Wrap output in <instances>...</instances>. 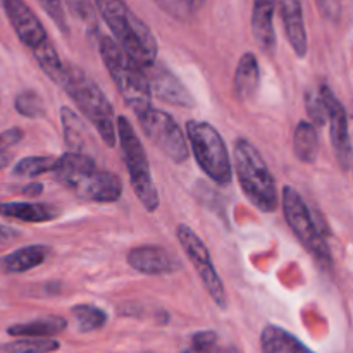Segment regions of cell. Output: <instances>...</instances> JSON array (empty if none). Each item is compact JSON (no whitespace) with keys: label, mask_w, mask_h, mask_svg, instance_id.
I'll use <instances>...</instances> for the list:
<instances>
[{"label":"cell","mask_w":353,"mask_h":353,"mask_svg":"<svg viewBox=\"0 0 353 353\" xmlns=\"http://www.w3.org/2000/svg\"><path fill=\"white\" fill-rule=\"evenodd\" d=\"M305 105L307 112H309L310 119H312V123L316 126H324L327 123V107L323 95H321V90L319 92H312V90L307 92Z\"/></svg>","instance_id":"obj_31"},{"label":"cell","mask_w":353,"mask_h":353,"mask_svg":"<svg viewBox=\"0 0 353 353\" xmlns=\"http://www.w3.org/2000/svg\"><path fill=\"white\" fill-rule=\"evenodd\" d=\"M100 55L114 85L133 112L141 114L152 107V90L141 65H138L112 38H100Z\"/></svg>","instance_id":"obj_4"},{"label":"cell","mask_w":353,"mask_h":353,"mask_svg":"<svg viewBox=\"0 0 353 353\" xmlns=\"http://www.w3.org/2000/svg\"><path fill=\"white\" fill-rule=\"evenodd\" d=\"M281 19L290 45L299 57L307 54V31L300 0H281Z\"/></svg>","instance_id":"obj_17"},{"label":"cell","mask_w":353,"mask_h":353,"mask_svg":"<svg viewBox=\"0 0 353 353\" xmlns=\"http://www.w3.org/2000/svg\"><path fill=\"white\" fill-rule=\"evenodd\" d=\"M181 353H240L234 347L223 345L214 331H200L190 340L188 347Z\"/></svg>","instance_id":"obj_26"},{"label":"cell","mask_w":353,"mask_h":353,"mask_svg":"<svg viewBox=\"0 0 353 353\" xmlns=\"http://www.w3.org/2000/svg\"><path fill=\"white\" fill-rule=\"evenodd\" d=\"M57 159L47 157V155H33V157H24L14 165V176L19 178H37L45 172L54 171Z\"/></svg>","instance_id":"obj_28"},{"label":"cell","mask_w":353,"mask_h":353,"mask_svg":"<svg viewBox=\"0 0 353 353\" xmlns=\"http://www.w3.org/2000/svg\"><path fill=\"white\" fill-rule=\"evenodd\" d=\"M117 137H119L123 157L126 162L128 172H130V181L134 195L138 196L145 210L155 212L159 209V203H161L157 186L152 179L143 145H141L140 138L134 133V128L131 126L126 117L117 119Z\"/></svg>","instance_id":"obj_6"},{"label":"cell","mask_w":353,"mask_h":353,"mask_svg":"<svg viewBox=\"0 0 353 353\" xmlns=\"http://www.w3.org/2000/svg\"><path fill=\"white\" fill-rule=\"evenodd\" d=\"M262 353H314L295 334L279 326H265L261 334Z\"/></svg>","instance_id":"obj_21"},{"label":"cell","mask_w":353,"mask_h":353,"mask_svg":"<svg viewBox=\"0 0 353 353\" xmlns=\"http://www.w3.org/2000/svg\"><path fill=\"white\" fill-rule=\"evenodd\" d=\"M274 0H254L252 12V33L254 40L265 54H272L276 48L274 31Z\"/></svg>","instance_id":"obj_16"},{"label":"cell","mask_w":353,"mask_h":353,"mask_svg":"<svg viewBox=\"0 0 353 353\" xmlns=\"http://www.w3.org/2000/svg\"><path fill=\"white\" fill-rule=\"evenodd\" d=\"M41 192H43V186H41L40 183H34V185L26 186V188L23 190L24 195H30V196H37V195H40Z\"/></svg>","instance_id":"obj_37"},{"label":"cell","mask_w":353,"mask_h":353,"mask_svg":"<svg viewBox=\"0 0 353 353\" xmlns=\"http://www.w3.org/2000/svg\"><path fill=\"white\" fill-rule=\"evenodd\" d=\"M10 161H12V155H10L9 152L3 150V148H0V171L6 169L7 165L10 164Z\"/></svg>","instance_id":"obj_38"},{"label":"cell","mask_w":353,"mask_h":353,"mask_svg":"<svg viewBox=\"0 0 353 353\" xmlns=\"http://www.w3.org/2000/svg\"><path fill=\"white\" fill-rule=\"evenodd\" d=\"M21 140H23V130H19V128L7 130L0 133V148H9L12 145L19 143Z\"/></svg>","instance_id":"obj_35"},{"label":"cell","mask_w":353,"mask_h":353,"mask_svg":"<svg viewBox=\"0 0 353 353\" xmlns=\"http://www.w3.org/2000/svg\"><path fill=\"white\" fill-rule=\"evenodd\" d=\"M61 210L50 203H30V202H7L0 203V216L23 223H48L57 219Z\"/></svg>","instance_id":"obj_20"},{"label":"cell","mask_w":353,"mask_h":353,"mask_svg":"<svg viewBox=\"0 0 353 353\" xmlns=\"http://www.w3.org/2000/svg\"><path fill=\"white\" fill-rule=\"evenodd\" d=\"M17 238H19V233H17L16 230H12V228H9V226H2V224H0V245L10 243V241L17 240Z\"/></svg>","instance_id":"obj_36"},{"label":"cell","mask_w":353,"mask_h":353,"mask_svg":"<svg viewBox=\"0 0 353 353\" xmlns=\"http://www.w3.org/2000/svg\"><path fill=\"white\" fill-rule=\"evenodd\" d=\"M176 236H178L185 254L188 255L192 264L195 265L196 272H199V278L202 279L203 286H205V290L209 292V295L212 296L216 305H219L221 309H226L228 307L226 288H224L223 279L219 278L216 268H214L212 259H210V254H209V248H207L205 243L200 240L199 234H196L192 228L185 226V224H179L178 230H176Z\"/></svg>","instance_id":"obj_9"},{"label":"cell","mask_w":353,"mask_h":353,"mask_svg":"<svg viewBox=\"0 0 353 353\" xmlns=\"http://www.w3.org/2000/svg\"><path fill=\"white\" fill-rule=\"evenodd\" d=\"M138 121L148 140L172 162L183 164L190 157L188 137H185L171 114L150 107L145 112L138 114Z\"/></svg>","instance_id":"obj_8"},{"label":"cell","mask_w":353,"mask_h":353,"mask_svg":"<svg viewBox=\"0 0 353 353\" xmlns=\"http://www.w3.org/2000/svg\"><path fill=\"white\" fill-rule=\"evenodd\" d=\"M2 3L10 26L26 47L34 52L50 41L43 24L40 23L37 14L24 3V0H2Z\"/></svg>","instance_id":"obj_11"},{"label":"cell","mask_w":353,"mask_h":353,"mask_svg":"<svg viewBox=\"0 0 353 353\" xmlns=\"http://www.w3.org/2000/svg\"><path fill=\"white\" fill-rule=\"evenodd\" d=\"M233 168L238 183L252 205L264 214L274 212L279 205L276 181L264 157L248 140L240 138L234 143Z\"/></svg>","instance_id":"obj_2"},{"label":"cell","mask_w":353,"mask_h":353,"mask_svg":"<svg viewBox=\"0 0 353 353\" xmlns=\"http://www.w3.org/2000/svg\"><path fill=\"white\" fill-rule=\"evenodd\" d=\"M155 3L174 19L188 21L192 14L195 12L186 0H155Z\"/></svg>","instance_id":"obj_32"},{"label":"cell","mask_w":353,"mask_h":353,"mask_svg":"<svg viewBox=\"0 0 353 353\" xmlns=\"http://www.w3.org/2000/svg\"><path fill=\"white\" fill-rule=\"evenodd\" d=\"M71 314L74 317L78 331H81V333L102 330L107 324V314L95 305H86V303L74 305L71 309Z\"/></svg>","instance_id":"obj_25"},{"label":"cell","mask_w":353,"mask_h":353,"mask_svg":"<svg viewBox=\"0 0 353 353\" xmlns=\"http://www.w3.org/2000/svg\"><path fill=\"white\" fill-rule=\"evenodd\" d=\"M186 137L200 169L217 185H230L233 179V165L219 131L205 121H188Z\"/></svg>","instance_id":"obj_5"},{"label":"cell","mask_w":353,"mask_h":353,"mask_svg":"<svg viewBox=\"0 0 353 353\" xmlns=\"http://www.w3.org/2000/svg\"><path fill=\"white\" fill-rule=\"evenodd\" d=\"M65 327H68V321L64 317L47 316L30 321V323L14 324L7 330V333L17 338H52L55 334H61Z\"/></svg>","instance_id":"obj_22"},{"label":"cell","mask_w":353,"mask_h":353,"mask_svg":"<svg viewBox=\"0 0 353 353\" xmlns=\"http://www.w3.org/2000/svg\"><path fill=\"white\" fill-rule=\"evenodd\" d=\"M16 110L24 117L37 119V117L45 116V103L43 99L37 92H23L14 100Z\"/></svg>","instance_id":"obj_29"},{"label":"cell","mask_w":353,"mask_h":353,"mask_svg":"<svg viewBox=\"0 0 353 353\" xmlns=\"http://www.w3.org/2000/svg\"><path fill=\"white\" fill-rule=\"evenodd\" d=\"M59 341L54 338H23L0 347L3 353H52L59 350Z\"/></svg>","instance_id":"obj_27"},{"label":"cell","mask_w":353,"mask_h":353,"mask_svg":"<svg viewBox=\"0 0 353 353\" xmlns=\"http://www.w3.org/2000/svg\"><path fill=\"white\" fill-rule=\"evenodd\" d=\"M128 264L137 272L148 276H161L176 272L181 264L169 254L165 248L157 245H143L130 250L128 254Z\"/></svg>","instance_id":"obj_13"},{"label":"cell","mask_w":353,"mask_h":353,"mask_svg":"<svg viewBox=\"0 0 353 353\" xmlns=\"http://www.w3.org/2000/svg\"><path fill=\"white\" fill-rule=\"evenodd\" d=\"M100 16L124 52L141 68L157 61V40L150 28L134 16L123 0H95Z\"/></svg>","instance_id":"obj_1"},{"label":"cell","mask_w":353,"mask_h":353,"mask_svg":"<svg viewBox=\"0 0 353 353\" xmlns=\"http://www.w3.org/2000/svg\"><path fill=\"white\" fill-rule=\"evenodd\" d=\"M293 152L296 159L305 164L316 162L319 155V134L312 121H300L293 137Z\"/></svg>","instance_id":"obj_23"},{"label":"cell","mask_w":353,"mask_h":353,"mask_svg":"<svg viewBox=\"0 0 353 353\" xmlns=\"http://www.w3.org/2000/svg\"><path fill=\"white\" fill-rule=\"evenodd\" d=\"M40 6L43 7L45 12L50 16V19L57 24L59 30L64 34L69 33L68 28V19H65V10L64 6H62V0H38Z\"/></svg>","instance_id":"obj_33"},{"label":"cell","mask_w":353,"mask_h":353,"mask_svg":"<svg viewBox=\"0 0 353 353\" xmlns=\"http://www.w3.org/2000/svg\"><path fill=\"white\" fill-rule=\"evenodd\" d=\"M59 86L65 90L72 102L85 114L86 119L97 128L103 143L114 147L117 137L114 109L100 86L76 65H65L64 76Z\"/></svg>","instance_id":"obj_3"},{"label":"cell","mask_w":353,"mask_h":353,"mask_svg":"<svg viewBox=\"0 0 353 353\" xmlns=\"http://www.w3.org/2000/svg\"><path fill=\"white\" fill-rule=\"evenodd\" d=\"M321 14L330 21H338L341 16V0H316Z\"/></svg>","instance_id":"obj_34"},{"label":"cell","mask_w":353,"mask_h":353,"mask_svg":"<svg viewBox=\"0 0 353 353\" xmlns=\"http://www.w3.org/2000/svg\"><path fill=\"white\" fill-rule=\"evenodd\" d=\"M61 123L62 131H64V141L69 152H81L85 147V126H83L81 119L72 112L69 107H62L61 109Z\"/></svg>","instance_id":"obj_24"},{"label":"cell","mask_w":353,"mask_h":353,"mask_svg":"<svg viewBox=\"0 0 353 353\" xmlns=\"http://www.w3.org/2000/svg\"><path fill=\"white\" fill-rule=\"evenodd\" d=\"M76 195L83 200L99 203L117 202L123 195V183L119 176L114 172L97 169L76 192Z\"/></svg>","instance_id":"obj_15"},{"label":"cell","mask_w":353,"mask_h":353,"mask_svg":"<svg viewBox=\"0 0 353 353\" xmlns=\"http://www.w3.org/2000/svg\"><path fill=\"white\" fill-rule=\"evenodd\" d=\"M186 2L190 3V7H192L193 10H199L200 7H202L203 3H205V0H186Z\"/></svg>","instance_id":"obj_39"},{"label":"cell","mask_w":353,"mask_h":353,"mask_svg":"<svg viewBox=\"0 0 353 353\" xmlns=\"http://www.w3.org/2000/svg\"><path fill=\"white\" fill-rule=\"evenodd\" d=\"M97 164L92 157L85 155L83 152H68L57 159L54 174L55 181L61 183L71 192H78L79 186L97 171Z\"/></svg>","instance_id":"obj_14"},{"label":"cell","mask_w":353,"mask_h":353,"mask_svg":"<svg viewBox=\"0 0 353 353\" xmlns=\"http://www.w3.org/2000/svg\"><path fill=\"white\" fill-rule=\"evenodd\" d=\"M143 71L148 79L152 93H154L155 97H159V99L164 100V102L172 103V105L186 107V109L195 105V100H193L188 88H186L181 83V79H179L174 72L169 71L165 65L154 62L152 65L143 68Z\"/></svg>","instance_id":"obj_12"},{"label":"cell","mask_w":353,"mask_h":353,"mask_svg":"<svg viewBox=\"0 0 353 353\" xmlns=\"http://www.w3.org/2000/svg\"><path fill=\"white\" fill-rule=\"evenodd\" d=\"M68 9L71 10L72 16L81 21L92 33L99 31V19H97V10L90 0H65Z\"/></svg>","instance_id":"obj_30"},{"label":"cell","mask_w":353,"mask_h":353,"mask_svg":"<svg viewBox=\"0 0 353 353\" xmlns=\"http://www.w3.org/2000/svg\"><path fill=\"white\" fill-rule=\"evenodd\" d=\"M283 212L285 219L300 243L319 264L331 265V250L323 231L317 228L309 207L293 186L283 188Z\"/></svg>","instance_id":"obj_7"},{"label":"cell","mask_w":353,"mask_h":353,"mask_svg":"<svg viewBox=\"0 0 353 353\" xmlns=\"http://www.w3.org/2000/svg\"><path fill=\"white\" fill-rule=\"evenodd\" d=\"M52 254V248L47 245H30L14 250L12 254L0 259V272L3 274H21L31 271L43 264Z\"/></svg>","instance_id":"obj_18"},{"label":"cell","mask_w":353,"mask_h":353,"mask_svg":"<svg viewBox=\"0 0 353 353\" xmlns=\"http://www.w3.org/2000/svg\"><path fill=\"white\" fill-rule=\"evenodd\" d=\"M321 95H323L327 107V121H330L331 143H333L334 155H336L340 168L343 171H348L352 164V141L350 133H348L347 110L327 85L321 86Z\"/></svg>","instance_id":"obj_10"},{"label":"cell","mask_w":353,"mask_h":353,"mask_svg":"<svg viewBox=\"0 0 353 353\" xmlns=\"http://www.w3.org/2000/svg\"><path fill=\"white\" fill-rule=\"evenodd\" d=\"M259 83H261V71H259L257 57L252 52H247L241 55L236 65V72H234L233 90L236 99L241 102H248L254 99Z\"/></svg>","instance_id":"obj_19"}]
</instances>
